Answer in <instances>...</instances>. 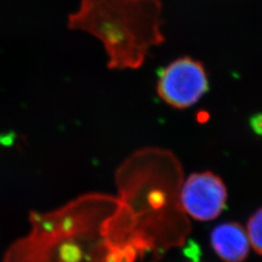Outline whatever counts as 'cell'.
I'll return each instance as SVG.
<instances>
[{
  "instance_id": "1",
  "label": "cell",
  "mask_w": 262,
  "mask_h": 262,
  "mask_svg": "<svg viewBox=\"0 0 262 262\" xmlns=\"http://www.w3.org/2000/svg\"><path fill=\"white\" fill-rule=\"evenodd\" d=\"M159 0H81L68 16V28L103 43L110 69H138L151 47L165 40Z\"/></svg>"
},
{
  "instance_id": "3",
  "label": "cell",
  "mask_w": 262,
  "mask_h": 262,
  "mask_svg": "<svg viewBox=\"0 0 262 262\" xmlns=\"http://www.w3.org/2000/svg\"><path fill=\"white\" fill-rule=\"evenodd\" d=\"M157 91L170 106L188 108L209 91L206 69L192 57H180L159 70Z\"/></svg>"
},
{
  "instance_id": "6",
  "label": "cell",
  "mask_w": 262,
  "mask_h": 262,
  "mask_svg": "<svg viewBox=\"0 0 262 262\" xmlns=\"http://www.w3.org/2000/svg\"><path fill=\"white\" fill-rule=\"evenodd\" d=\"M248 238L254 251L262 255V208L256 211L248 223Z\"/></svg>"
},
{
  "instance_id": "2",
  "label": "cell",
  "mask_w": 262,
  "mask_h": 262,
  "mask_svg": "<svg viewBox=\"0 0 262 262\" xmlns=\"http://www.w3.org/2000/svg\"><path fill=\"white\" fill-rule=\"evenodd\" d=\"M101 233L63 236L32 232L10 251L4 262H105L108 241L92 239Z\"/></svg>"
},
{
  "instance_id": "9",
  "label": "cell",
  "mask_w": 262,
  "mask_h": 262,
  "mask_svg": "<svg viewBox=\"0 0 262 262\" xmlns=\"http://www.w3.org/2000/svg\"><path fill=\"white\" fill-rule=\"evenodd\" d=\"M253 129L259 133H262V115L254 116L252 119Z\"/></svg>"
},
{
  "instance_id": "4",
  "label": "cell",
  "mask_w": 262,
  "mask_h": 262,
  "mask_svg": "<svg viewBox=\"0 0 262 262\" xmlns=\"http://www.w3.org/2000/svg\"><path fill=\"white\" fill-rule=\"evenodd\" d=\"M181 197L188 215L198 221H212L224 211L227 191L222 179L215 174L194 173L184 184Z\"/></svg>"
},
{
  "instance_id": "8",
  "label": "cell",
  "mask_w": 262,
  "mask_h": 262,
  "mask_svg": "<svg viewBox=\"0 0 262 262\" xmlns=\"http://www.w3.org/2000/svg\"><path fill=\"white\" fill-rule=\"evenodd\" d=\"M16 140V133L8 132L4 134H0V145L4 147H9L14 144Z\"/></svg>"
},
{
  "instance_id": "5",
  "label": "cell",
  "mask_w": 262,
  "mask_h": 262,
  "mask_svg": "<svg viewBox=\"0 0 262 262\" xmlns=\"http://www.w3.org/2000/svg\"><path fill=\"white\" fill-rule=\"evenodd\" d=\"M211 244L215 253L225 262H243L250 251L247 232L235 223L215 227L211 234Z\"/></svg>"
},
{
  "instance_id": "7",
  "label": "cell",
  "mask_w": 262,
  "mask_h": 262,
  "mask_svg": "<svg viewBox=\"0 0 262 262\" xmlns=\"http://www.w3.org/2000/svg\"><path fill=\"white\" fill-rule=\"evenodd\" d=\"M135 253L130 247L121 249L110 244L106 253L105 262H133Z\"/></svg>"
}]
</instances>
